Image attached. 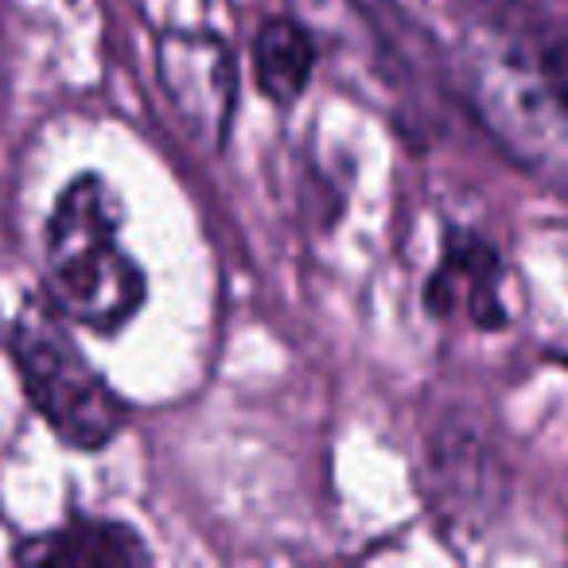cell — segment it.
<instances>
[{
	"label": "cell",
	"instance_id": "2",
	"mask_svg": "<svg viewBox=\"0 0 568 568\" xmlns=\"http://www.w3.org/2000/svg\"><path fill=\"white\" fill-rule=\"evenodd\" d=\"M467 90L483 125L521 168L568 183V87L545 55L518 40H479L467 55Z\"/></svg>",
	"mask_w": 568,
	"mask_h": 568
},
{
	"label": "cell",
	"instance_id": "4",
	"mask_svg": "<svg viewBox=\"0 0 568 568\" xmlns=\"http://www.w3.org/2000/svg\"><path fill=\"white\" fill-rule=\"evenodd\" d=\"M156 71L183 125L211 144L226 141L237 98V74L226 43L199 32H172L156 48Z\"/></svg>",
	"mask_w": 568,
	"mask_h": 568
},
{
	"label": "cell",
	"instance_id": "1",
	"mask_svg": "<svg viewBox=\"0 0 568 568\" xmlns=\"http://www.w3.org/2000/svg\"><path fill=\"white\" fill-rule=\"evenodd\" d=\"M51 304L90 332H118L141 312L144 268L121 245V203L102 175H79L63 187L43 234Z\"/></svg>",
	"mask_w": 568,
	"mask_h": 568
},
{
	"label": "cell",
	"instance_id": "6",
	"mask_svg": "<svg viewBox=\"0 0 568 568\" xmlns=\"http://www.w3.org/2000/svg\"><path fill=\"white\" fill-rule=\"evenodd\" d=\"M436 506L448 521L479 526L498 503V464L487 444L467 428H448L433 440Z\"/></svg>",
	"mask_w": 568,
	"mask_h": 568
},
{
	"label": "cell",
	"instance_id": "8",
	"mask_svg": "<svg viewBox=\"0 0 568 568\" xmlns=\"http://www.w3.org/2000/svg\"><path fill=\"white\" fill-rule=\"evenodd\" d=\"M316 71V43L293 17H273L253 36V74L265 98L288 105L308 90Z\"/></svg>",
	"mask_w": 568,
	"mask_h": 568
},
{
	"label": "cell",
	"instance_id": "5",
	"mask_svg": "<svg viewBox=\"0 0 568 568\" xmlns=\"http://www.w3.org/2000/svg\"><path fill=\"white\" fill-rule=\"evenodd\" d=\"M503 261L487 242L452 234L436 273L428 276L425 304L433 316H464L475 327H503Z\"/></svg>",
	"mask_w": 568,
	"mask_h": 568
},
{
	"label": "cell",
	"instance_id": "7",
	"mask_svg": "<svg viewBox=\"0 0 568 568\" xmlns=\"http://www.w3.org/2000/svg\"><path fill=\"white\" fill-rule=\"evenodd\" d=\"M20 560L28 565H79V568H133L149 565V549L141 545V537L129 526L118 521H71L59 526L51 534L28 537L20 545Z\"/></svg>",
	"mask_w": 568,
	"mask_h": 568
},
{
	"label": "cell",
	"instance_id": "3",
	"mask_svg": "<svg viewBox=\"0 0 568 568\" xmlns=\"http://www.w3.org/2000/svg\"><path fill=\"white\" fill-rule=\"evenodd\" d=\"M12 363L28 402L63 444L98 452L125 428V402L67 335L51 301H28L9 327Z\"/></svg>",
	"mask_w": 568,
	"mask_h": 568
}]
</instances>
